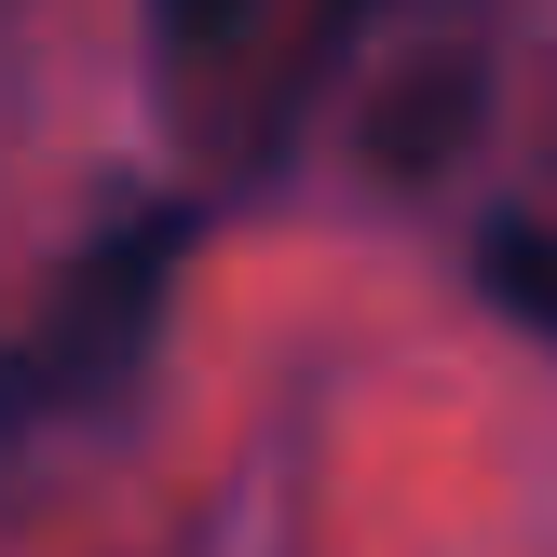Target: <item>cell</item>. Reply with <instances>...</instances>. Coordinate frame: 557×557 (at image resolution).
<instances>
[{
  "mask_svg": "<svg viewBox=\"0 0 557 557\" xmlns=\"http://www.w3.org/2000/svg\"><path fill=\"white\" fill-rule=\"evenodd\" d=\"M476 286L504 299L531 341H557V218H490L476 232Z\"/></svg>",
  "mask_w": 557,
  "mask_h": 557,
  "instance_id": "1",
  "label": "cell"
},
{
  "mask_svg": "<svg viewBox=\"0 0 557 557\" xmlns=\"http://www.w3.org/2000/svg\"><path fill=\"white\" fill-rule=\"evenodd\" d=\"M259 14H272V0H150V41L177 54V69H218V54H232Z\"/></svg>",
  "mask_w": 557,
  "mask_h": 557,
  "instance_id": "2",
  "label": "cell"
}]
</instances>
